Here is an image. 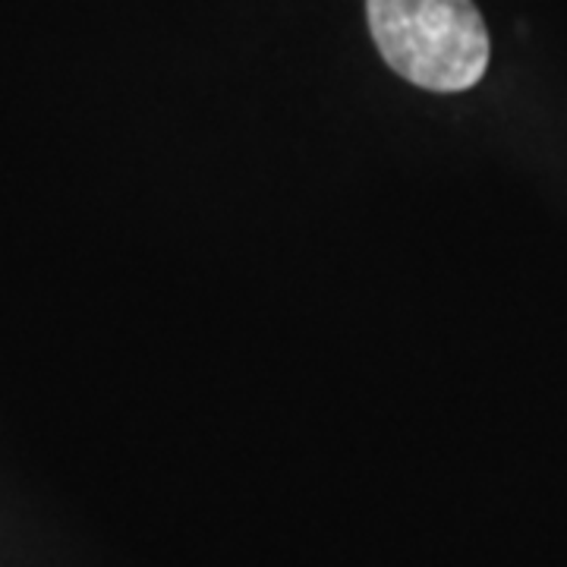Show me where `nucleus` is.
Listing matches in <instances>:
<instances>
[{"label":"nucleus","instance_id":"1","mask_svg":"<svg viewBox=\"0 0 567 567\" xmlns=\"http://www.w3.org/2000/svg\"><path fill=\"white\" fill-rule=\"evenodd\" d=\"M388 66L429 92H466L486 76L488 32L473 0H365Z\"/></svg>","mask_w":567,"mask_h":567}]
</instances>
